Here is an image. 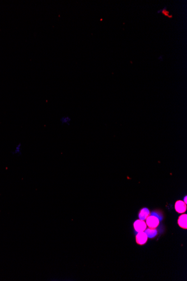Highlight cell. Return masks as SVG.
<instances>
[{"label": "cell", "instance_id": "cell-1", "mask_svg": "<svg viewBox=\"0 0 187 281\" xmlns=\"http://www.w3.org/2000/svg\"><path fill=\"white\" fill-rule=\"evenodd\" d=\"M146 224L150 228H156L159 226V218L156 216H149L146 218Z\"/></svg>", "mask_w": 187, "mask_h": 281}, {"label": "cell", "instance_id": "cell-2", "mask_svg": "<svg viewBox=\"0 0 187 281\" xmlns=\"http://www.w3.org/2000/svg\"><path fill=\"white\" fill-rule=\"evenodd\" d=\"M133 226H134V228L135 230L138 232L145 231L147 227V224L145 223V222L144 221L141 220V219L137 220L134 223Z\"/></svg>", "mask_w": 187, "mask_h": 281}, {"label": "cell", "instance_id": "cell-3", "mask_svg": "<svg viewBox=\"0 0 187 281\" xmlns=\"http://www.w3.org/2000/svg\"><path fill=\"white\" fill-rule=\"evenodd\" d=\"M148 236L144 231L139 232L136 235V242L139 245L145 244L148 241Z\"/></svg>", "mask_w": 187, "mask_h": 281}, {"label": "cell", "instance_id": "cell-4", "mask_svg": "<svg viewBox=\"0 0 187 281\" xmlns=\"http://www.w3.org/2000/svg\"><path fill=\"white\" fill-rule=\"evenodd\" d=\"M175 209L176 211L179 213H184L187 210V205L184 202L181 200H178L176 202Z\"/></svg>", "mask_w": 187, "mask_h": 281}, {"label": "cell", "instance_id": "cell-5", "mask_svg": "<svg viewBox=\"0 0 187 281\" xmlns=\"http://www.w3.org/2000/svg\"><path fill=\"white\" fill-rule=\"evenodd\" d=\"M187 215L186 214H182L181 216L179 217L178 219V224L180 227L184 228V229H187Z\"/></svg>", "mask_w": 187, "mask_h": 281}, {"label": "cell", "instance_id": "cell-6", "mask_svg": "<svg viewBox=\"0 0 187 281\" xmlns=\"http://www.w3.org/2000/svg\"><path fill=\"white\" fill-rule=\"evenodd\" d=\"M149 214H150V211L148 208H143L139 213V218L142 221H145V219H146V218L149 216Z\"/></svg>", "mask_w": 187, "mask_h": 281}, {"label": "cell", "instance_id": "cell-7", "mask_svg": "<svg viewBox=\"0 0 187 281\" xmlns=\"http://www.w3.org/2000/svg\"><path fill=\"white\" fill-rule=\"evenodd\" d=\"M22 147H23V145L21 143L17 144L16 146L15 147L14 151L12 152V154L14 156H21L22 155Z\"/></svg>", "mask_w": 187, "mask_h": 281}, {"label": "cell", "instance_id": "cell-8", "mask_svg": "<svg viewBox=\"0 0 187 281\" xmlns=\"http://www.w3.org/2000/svg\"><path fill=\"white\" fill-rule=\"evenodd\" d=\"M145 232L146 233L148 237L149 238H153L154 237H155L157 233V231L155 228H148L146 229L145 231Z\"/></svg>", "mask_w": 187, "mask_h": 281}, {"label": "cell", "instance_id": "cell-9", "mask_svg": "<svg viewBox=\"0 0 187 281\" xmlns=\"http://www.w3.org/2000/svg\"><path fill=\"white\" fill-rule=\"evenodd\" d=\"M160 12H162V14L164 15L165 16H167L169 18H172L173 17V16L171 15L170 14L169 12L167 11L166 7H165L164 9L160 10H159V11L157 12V13H160Z\"/></svg>", "mask_w": 187, "mask_h": 281}, {"label": "cell", "instance_id": "cell-10", "mask_svg": "<svg viewBox=\"0 0 187 281\" xmlns=\"http://www.w3.org/2000/svg\"><path fill=\"white\" fill-rule=\"evenodd\" d=\"M70 121H71V119L69 117H63L61 119V122L62 124H68Z\"/></svg>", "mask_w": 187, "mask_h": 281}, {"label": "cell", "instance_id": "cell-11", "mask_svg": "<svg viewBox=\"0 0 187 281\" xmlns=\"http://www.w3.org/2000/svg\"><path fill=\"white\" fill-rule=\"evenodd\" d=\"M187 196H185V197L184 198V201H185V202H184V203H185V204H187Z\"/></svg>", "mask_w": 187, "mask_h": 281}]
</instances>
